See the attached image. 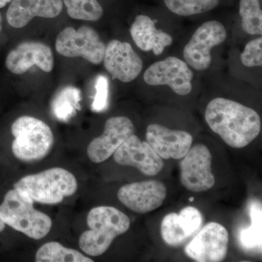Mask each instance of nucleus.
<instances>
[{"mask_svg": "<svg viewBox=\"0 0 262 262\" xmlns=\"http://www.w3.org/2000/svg\"><path fill=\"white\" fill-rule=\"evenodd\" d=\"M130 33L138 48L143 51H152L157 56L162 54L173 42L171 35L157 29L154 20L145 15L136 17Z\"/></svg>", "mask_w": 262, "mask_h": 262, "instance_id": "a211bd4d", "label": "nucleus"}, {"mask_svg": "<svg viewBox=\"0 0 262 262\" xmlns=\"http://www.w3.org/2000/svg\"><path fill=\"white\" fill-rule=\"evenodd\" d=\"M117 164L134 167L144 175L154 177L162 171L164 162L146 141L135 134L129 137L114 153Z\"/></svg>", "mask_w": 262, "mask_h": 262, "instance_id": "ddd939ff", "label": "nucleus"}, {"mask_svg": "<svg viewBox=\"0 0 262 262\" xmlns=\"http://www.w3.org/2000/svg\"><path fill=\"white\" fill-rule=\"evenodd\" d=\"M241 60L246 67H258L262 65V38H256L248 42L241 53Z\"/></svg>", "mask_w": 262, "mask_h": 262, "instance_id": "bb28decb", "label": "nucleus"}, {"mask_svg": "<svg viewBox=\"0 0 262 262\" xmlns=\"http://www.w3.org/2000/svg\"><path fill=\"white\" fill-rule=\"evenodd\" d=\"M205 119L212 131L235 149L248 146L261 132L258 114L253 108L227 98H215L210 101Z\"/></svg>", "mask_w": 262, "mask_h": 262, "instance_id": "f257e3e1", "label": "nucleus"}, {"mask_svg": "<svg viewBox=\"0 0 262 262\" xmlns=\"http://www.w3.org/2000/svg\"><path fill=\"white\" fill-rule=\"evenodd\" d=\"M166 194L167 188L163 182L148 180L122 186L117 192V198L131 211L146 213L160 208Z\"/></svg>", "mask_w": 262, "mask_h": 262, "instance_id": "f8f14e48", "label": "nucleus"}, {"mask_svg": "<svg viewBox=\"0 0 262 262\" xmlns=\"http://www.w3.org/2000/svg\"><path fill=\"white\" fill-rule=\"evenodd\" d=\"M5 228V225L4 222H3L1 220H0V233L3 232Z\"/></svg>", "mask_w": 262, "mask_h": 262, "instance_id": "c756f323", "label": "nucleus"}, {"mask_svg": "<svg viewBox=\"0 0 262 262\" xmlns=\"http://www.w3.org/2000/svg\"><path fill=\"white\" fill-rule=\"evenodd\" d=\"M180 164L181 182L190 192H202L215 185L212 173V155L206 145L196 144L191 147Z\"/></svg>", "mask_w": 262, "mask_h": 262, "instance_id": "1a4fd4ad", "label": "nucleus"}, {"mask_svg": "<svg viewBox=\"0 0 262 262\" xmlns=\"http://www.w3.org/2000/svg\"><path fill=\"white\" fill-rule=\"evenodd\" d=\"M194 198H189V201H190V202H193V201H194Z\"/></svg>", "mask_w": 262, "mask_h": 262, "instance_id": "2f4dec72", "label": "nucleus"}, {"mask_svg": "<svg viewBox=\"0 0 262 262\" xmlns=\"http://www.w3.org/2000/svg\"><path fill=\"white\" fill-rule=\"evenodd\" d=\"M146 142L162 159H182L192 146L193 138L186 131L171 130L158 124H151L146 132Z\"/></svg>", "mask_w": 262, "mask_h": 262, "instance_id": "dca6fc26", "label": "nucleus"}, {"mask_svg": "<svg viewBox=\"0 0 262 262\" xmlns=\"http://www.w3.org/2000/svg\"><path fill=\"white\" fill-rule=\"evenodd\" d=\"M194 72L185 61L170 56L155 62L144 74V80L149 85H168L179 96H187L192 90Z\"/></svg>", "mask_w": 262, "mask_h": 262, "instance_id": "6e6552de", "label": "nucleus"}, {"mask_svg": "<svg viewBox=\"0 0 262 262\" xmlns=\"http://www.w3.org/2000/svg\"><path fill=\"white\" fill-rule=\"evenodd\" d=\"M261 203L259 201L251 202L249 205V213L251 225L242 229L239 239L242 247L246 250H256L261 252Z\"/></svg>", "mask_w": 262, "mask_h": 262, "instance_id": "aec40b11", "label": "nucleus"}, {"mask_svg": "<svg viewBox=\"0 0 262 262\" xmlns=\"http://www.w3.org/2000/svg\"><path fill=\"white\" fill-rule=\"evenodd\" d=\"M34 201L25 192L10 189L0 204V220L5 225L34 239L44 238L53 222L47 214L35 209Z\"/></svg>", "mask_w": 262, "mask_h": 262, "instance_id": "7ed1b4c3", "label": "nucleus"}, {"mask_svg": "<svg viewBox=\"0 0 262 262\" xmlns=\"http://www.w3.org/2000/svg\"><path fill=\"white\" fill-rule=\"evenodd\" d=\"M96 95L92 104V110L95 112H102L107 106L108 83L106 77L98 76L96 79Z\"/></svg>", "mask_w": 262, "mask_h": 262, "instance_id": "cd10ccee", "label": "nucleus"}, {"mask_svg": "<svg viewBox=\"0 0 262 262\" xmlns=\"http://www.w3.org/2000/svg\"><path fill=\"white\" fill-rule=\"evenodd\" d=\"M5 66L15 75H23L33 67L49 73L54 67V57L51 48L44 43L24 42L8 53Z\"/></svg>", "mask_w": 262, "mask_h": 262, "instance_id": "2eb2a0df", "label": "nucleus"}, {"mask_svg": "<svg viewBox=\"0 0 262 262\" xmlns=\"http://www.w3.org/2000/svg\"><path fill=\"white\" fill-rule=\"evenodd\" d=\"M63 8L62 0H12L7 11V20L13 28H23L35 17L56 18Z\"/></svg>", "mask_w": 262, "mask_h": 262, "instance_id": "f3484780", "label": "nucleus"}, {"mask_svg": "<svg viewBox=\"0 0 262 262\" xmlns=\"http://www.w3.org/2000/svg\"><path fill=\"white\" fill-rule=\"evenodd\" d=\"M80 91L72 86L61 90L52 102V110L57 119L67 121L80 110Z\"/></svg>", "mask_w": 262, "mask_h": 262, "instance_id": "412c9836", "label": "nucleus"}, {"mask_svg": "<svg viewBox=\"0 0 262 262\" xmlns=\"http://www.w3.org/2000/svg\"><path fill=\"white\" fill-rule=\"evenodd\" d=\"M225 26L217 20L202 24L194 32L183 51L184 61L196 71H205L211 64V51L226 40Z\"/></svg>", "mask_w": 262, "mask_h": 262, "instance_id": "0eeeda50", "label": "nucleus"}, {"mask_svg": "<svg viewBox=\"0 0 262 262\" xmlns=\"http://www.w3.org/2000/svg\"><path fill=\"white\" fill-rule=\"evenodd\" d=\"M70 18L96 21L103 16L102 6L98 0H62Z\"/></svg>", "mask_w": 262, "mask_h": 262, "instance_id": "5701e85b", "label": "nucleus"}, {"mask_svg": "<svg viewBox=\"0 0 262 262\" xmlns=\"http://www.w3.org/2000/svg\"><path fill=\"white\" fill-rule=\"evenodd\" d=\"M170 12L181 16L201 14L216 8L220 0H164Z\"/></svg>", "mask_w": 262, "mask_h": 262, "instance_id": "b1692460", "label": "nucleus"}, {"mask_svg": "<svg viewBox=\"0 0 262 262\" xmlns=\"http://www.w3.org/2000/svg\"><path fill=\"white\" fill-rule=\"evenodd\" d=\"M11 133L15 137L12 151L20 161L29 163L42 160L54 144L51 127L35 117H18L12 124Z\"/></svg>", "mask_w": 262, "mask_h": 262, "instance_id": "39448f33", "label": "nucleus"}, {"mask_svg": "<svg viewBox=\"0 0 262 262\" xmlns=\"http://www.w3.org/2000/svg\"><path fill=\"white\" fill-rule=\"evenodd\" d=\"M178 215L179 224L188 237H190L201 228L203 215L196 208L186 207Z\"/></svg>", "mask_w": 262, "mask_h": 262, "instance_id": "a878e982", "label": "nucleus"}, {"mask_svg": "<svg viewBox=\"0 0 262 262\" xmlns=\"http://www.w3.org/2000/svg\"><path fill=\"white\" fill-rule=\"evenodd\" d=\"M106 46L95 29L82 26L75 29L66 27L57 36L56 50L67 58L81 57L93 63L100 64L103 61Z\"/></svg>", "mask_w": 262, "mask_h": 262, "instance_id": "423d86ee", "label": "nucleus"}, {"mask_svg": "<svg viewBox=\"0 0 262 262\" xmlns=\"http://www.w3.org/2000/svg\"><path fill=\"white\" fill-rule=\"evenodd\" d=\"M161 234L165 244L173 247L180 246L189 238L179 224L178 214L175 213H169L164 217Z\"/></svg>", "mask_w": 262, "mask_h": 262, "instance_id": "393cba45", "label": "nucleus"}, {"mask_svg": "<svg viewBox=\"0 0 262 262\" xmlns=\"http://www.w3.org/2000/svg\"><path fill=\"white\" fill-rule=\"evenodd\" d=\"M228 244L227 229L216 222H210L188 244L184 251L196 261L219 262L225 259Z\"/></svg>", "mask_w": 262, "mask_h": 262, "instance_id": "9d476101", "label": "nucleus"}, {"mask_svg": "<svg viewBox=\"0 0 262 262\" xmlns=\"http://www.w3.org/2000/svg\"><path fill=\"white\" fill-rule=\"evenodd\" d=\"M13 187L28 194L36 203L56 205L73 195L78 184L71 172L56 167L24 177Z\"/></svg>", "mask_w": 262, "mask_h": 262, "instance_id": "20e7f679", "label": "nucleus"}, {"mask_svg": "<svg viewBox=\"0 0 262 262\" xmlns=\"http://www.w3.org/2000/svg\"><path fill=\"white\" fill-rule=\"evenodd\" d=\"M2 22H3V17H2L1 13H0V32H1L2 29H3V27H2Z\"/></svg>", "mask_w": 262, "mask_h": 262, "instance_id": "7c9ffc66", "label": "nucleus"}, {"mask_svg": "<svg viewBox=\"0 0 262 262\" xmlns=\"http://www.w3.org/2000/svg\"><path fill=\"white\" fill-rule=\"evenodd\" d=\"M135 134V127L126 117H113L106 120L102 135L88 146L89 159L95 163L108 160L125 141Z\"/></svg>", "mask_w": 262, "mask_h": 262, "instance_id": "9b49d317", "label": "nucleus"}, {"mask_svg": "<svg viewBox=\"0 0 262 262\" xmlns=\"http://www.w3.org/2000/svg\"><path fill=\"white\" fill-rule=\"evenodd\" d=\"M239 14L245 32L251 35H261L262 11L259 0H241Z\"/></svg>", "mask_w": 262, "mask_h": 262, "instance_id": "4be33fe9", "label": "nucleus"}, {"mask_svg": "<svg viewBox=\"0 0 262 262\" xmlns=\"http://www.w3.org/2000/svg\"><path fill=\"white\" fill-rule=\"evenodd\" d=\"M37 262H94L80 251L66 248L58 242L43 245L36 253Z\"/></svg>", "mask_w": 262, "mask_h": 262, "instance_id": "6ab92c4d", "label": "nucleus"}, {"mask_svg": "<svg viewBox=\"0 0 262 262\" xmlns=\"http://www.w3.org/2000/svg\"><path fill=\"white\" fill-rule=\"evenodd\" d=\"M12 0H0V8H4L5 5L10 3Z\"/></svg>", "mask_w": 262, "mask_h": 262, "instance_id": "c85d7f7f", "label": "nucleus"}, {"mask_svg": "<svg viewBox=\"0 0 262 262\" xmlns=\"http://www.w3.org/2000/svg\"><path fill=\"white\" fill-rule=\"evenodd\" d=\"M103 62L113 78L122 82L136 80L143 70L142 60L132 46L117 39L106 46Z\"/></svg>", "mask_w": 262, "mask_h": 262, "instance_id": "4468645a", "label": "nucleus"}, {"mask_svg": "<svg viewBox=\"0 0 262 262\" xmlns=\"http://www.w3.org/2000/svg\"><path fill=\"white\" fill-rule=\"evenodd\" d=\"M89 230L81 234L79 246L84 253L98 256L106 252L114 239L130 228L126 214L112 206H98L90 211L87 216Z\"/></svg>", "mask_w": 262, "mask_h": 262, "instance_id": "f03ea898", "label": "nucleus"}]
</instances>
